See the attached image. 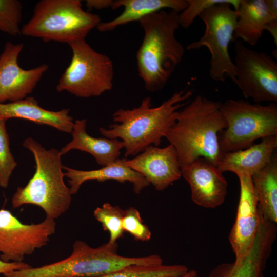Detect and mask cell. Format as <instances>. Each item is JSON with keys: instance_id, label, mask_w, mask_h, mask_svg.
Instances as JSON below:
<instances>
[{"instance_id": "14", "label": "cell", "mask_w": 277, "mask_h": 277, "mask_svg": "<svg viewBox=\"0 0 277 277\" xmlns=\"http://www.w3.org/2000/svg\"><path fill=\"white\" fill-rule=\"evenodd\" d=\"M181 169L182 176L190 187L191 197L194 204L206 208H215L223 204L228 183L216 166L200 157Z\"/></svg>"}, {"instance_id": "27", "label": "cell", "mask_w": 277, "mask_h": 277, "mask_svg": "<svg viewBox=\"0 0 277 277\" xmlns=\"http://www.w3.org/2000/svg\"><path fill=\"white\" fill-rule=\"evenodd\" d=\"M6 121L0 118V187L5 189L8 188L10 177L17 165L10 148Z\"/></svg>"}, {"instance_id": "28", "label": "cell", "mask_w": 277, "mask_h": 277, "mask_svg": "<svg viewBox=\"0 0 277 277\" xmlns=\"http://www.w3.org/2000/svg\"><path fill=\"white\" fill-rule=\"evenodd\" d=\"M241 0H186L187 7L179 13L180 27L189 28L194 19L205 10L219 4L228 3L238 10Z\"/></svg>"}, {"instance_id": "7", "label": "cell", "mask_w": 277, "mask_h": 277, "mask_svg": "<svg viewBox=\"0 0 277 277\" xmlns=\"http://www.w3.org/2000/svg\"><path fill=\"white\" fill-rule=\"evenodd\" d=\"M220 110L227 127L219 135L221 152L246 149L259 138L277 135V104H251L229 99L221 103Z\"/></svg>"}, {"instance_id": "11", "label": "cell", "mask_w": 277, "mask_h": 277, "mask_svg": "<svg viewBox=\"0 0 277 277\" xmlns=\"http://www.w3.org/2000/svg\"><path fill=\"white\" fill-rule=\"evenodd\" d=\"M56 230L55 220L49 217L37 224L22 223L9 210L0 209V259L21 262L26 255L46 245Z\"/></svg>"}, {"instance_id": "12", "label": "cell", "mask_w": 277, "mask_h": 277, "mask_svg": "<svg viewBox=\"0 0 277 277\" xmlns=\"http://www.w3.org/2000/svg\"><path fill=\"white\" fill-rule=\"evenodd\" d=\"M23 43L7 42L0 55V103L23 100L31 94L49 66L46 64L24 69L18 63Z\"/></svg>"}, {"instance_id": "2", "label": "cell", "mask_w": 277, "mask_h": 277, "mask_svg": "<svg viewBox=\"0 0 277 277\" xmlns=\"http://www.w3.org/2000/svg\"><path fill=\"white\" fill-rule=\"evenodd\" d=\"M192 91L175 92L160 106L152 107L151 98L146 97L140 105L131 109H119L113 114L115 122L108 129L100 128L105 137L121 139L125 156L136 155L150 145L159 146L169 129L175 124L179 109Z\"/></svg>"}, {"instance_id": "23", "label": "cell", "mask_w": 277, "mask_h": 277, "mask_svg": "<svg viewBox=\"0 0 277 277\" xmlns=\"http://www.w3.org/2000/svg\"><path fill=\"white\" fill-rule=\"evenodd\" d=\"M258 208L263 216L277 223V156L275 152L269 163L252 176Z\"/></svg>"}, {"instance_id": "30", "label": "cell", "mask_w": 277, "mask_h": 277, "mask_svg": "<svg viewBox=\"0 0 277 277\" xmlns=\"http://www.w3.org/2000/svg\"><path fill=\"white\" fill-rule=\"evenodd\" d=\"M32 266L23 262H5L0 259V274L3 275L15 270H24Z\"/></svg>"}, {"instance_id": "16", "label": "cell", "mask_w": 277, "mask_h": 277, "mask_svg": "<svg viewBox=\"0 0 277 277\" xmlns=\"http://www.w3.org/2000/svg\"><path fill=\"white\" fill-rule=\"evenodd\" d=\"M275 238L272 230L260 227L246 256L240 261L219 264L210 271L208 277H264L263 272Z\"/></svg>"}, {"instance_id": "10", "label": "cell", "mask_w": 277, "mask_h": 277, "mask_svg": "<svg viewBox=\"0 0 277 277\" xmlns=\"http://www.w3.org/2000/svg\"><path fill=\"white\" fill-rule=\"evenodd\" d=\"M234 51V83L243 95L255 103H276L277 63L267 53L246 47L239 39Z\"/></svg>"}, {"instance_id": "24", "label": "cell", "mask_w": 277, "mask_h": 277, "mask_svg": "<svg viewBox=\"0 0 277 277\" xmlns=\"http://www.w3.org/2000/svg\"><path fill=\"white\" fill-rule=\"evenodd\" d=\"M189 269L184 265H130L116 271L94 277H177Z\"/></svg>"}, {"instance_id": "25", "label": "cell", "mask_w": 277, "mask_h": 277, "mask_svg": "<svg viewBox=\"0 0 277 277\" xmlns=\"http://www.w3.org/2000/svg\"><path fill=\"white\" fill-rule=\"evenodd\" d=\"M124 214V210L109 203L96 207L93 211L95 219L102 224L104 230L109 232L108 243L110 245L117 243V241L123 236L122 221Z\"/></svg>"}, {"instance_id": "20", "label": "cell", "mask_w": 277, "mask_h": 277, "mask_svg": "<svg viewBox=\"0 0 277 277\" xmlns=\"http://www.w3.org/2000/svg\"><path fill=\"white\" fill-rule=\"evenodd\" d=\"M86 119L74 122L71 132L72 140L60 150L61 155L72 150H78L90 154L96 163L105 166L119 159L124 144L118 139L106 137L96 138L89 135L86 131Z\"/></svg>"}, {"instance_id": "32", "label": "cell", "mask_w": 277, "mask_h": 277, "mask_svg": "<svg viewBox=\"0 0 277 277\" xmlns=\"http://www.w3.org/2000/svg\"><path fill=\"white\" fill-rule=\"evenodd\" d=\"M268 11L270 16L275 19H277V1L265 0Z\"/></svg>"}, {"instance_id": "19", "label": "cell", "mask_w": 277, "mask_h": 277, "mask_svg": "<svg viewBox=\"0 0 277 277\" xmlns=\"http://www.w3.org/2000/svg\"><path fill=\"white\" fill-rule=\"evenodd\" d=\"M126 160V158L118 159L101 168L88 171L79 170L63 166V169L66 171L65 176L68 179L72 195L77 193L84 182L90 180L99 182L115 180L123 183L129 182L132 184L134 192L136 194L140 193L150 184L143 175L127 166L125 164Z\"/></svg>"}, {"instance_id": "31", "label": "cell", "mask_w": 277, "mask_h": 277, "mask_svg": "<svg viewBox=\"0 0 277 277\" xmlns=\"http://www.w3.org/2000/svg\"><path fill=\"white\" fill-rule=\"evenodd\" d=\"M113 1L111 0H87L86 6L89 9H95L101 10L111 8Z\"/></svg>"}, {"instance_id": "22", "label": "cell", "mask_w": 277, "mask_h": 277, "mask_svg": "<svg viewBox=\"0 0 277 277\" xmlns=\"http://www.w3.org/2000/svg\"><path fill=\"white\" fill-rule=\"evenodd\" d=\"M237 11L234 40L238 38L251 46L258 43L269 23L277 21L269 14L265 0H241Z\"/></svg>"}, {"instance_id": "1", "label": "cell", "mask_w": 277, "mask_h": 277, "mask_svg": "<svg viewBox=\"0 0 277 277\" xmlns=\"http://www.w3.org/2000/svg\"><path fill=\"white\" fill-rule=\"evenodd\" d=\"M221 103L197 95L179 111L165 137L175 148L181 168L200 157L217 166L222 154L219 135L227 127Z\"/></svg>"}, {"instance_id": "6", "label": "cell", "mask_w": 277, "mask_h": 277, "mask_svg": "<svg viewBox=\"0 0 277 277\" xmlns=\"http://www.w3.org/2000/svg\"><path fill=\"white\" fill-rule=\"evenodd\" d=\"M101 22L97 14L83 9L79 0H41L22 27L21 34L69 44L85 39Z\"/></svg>"}, {"instance_id": "18", "label": "cell", "mask_w": 277, "mask_h": 277, "mask_svg": "<svg viewBox=\"0 0 277 277\" xmlns=\"http://www.w3.org/2000/svg\"><path fill=\"white\" fill-rule=\"evenodd\" d=\"M69 109L51 111L42 108L32 96L23 100L0 103V118L7 120L17 118L46 125L66 133H71L73 118L69 115Z\"/></svg>"}, {"instance_id": "13", "label": "cell", "mask_w": 277, "mask_h": 277, "mask_svg": "<svg viewBox=\"0 0 277 277\" xmlns=\"http://www.w3.org/2000/svg\"><path fill=\"white\" fill-rule=\"evenodd\" d=\"M240 193L236 216L229 235V241L235 255L240 261L249 252L260 225V212L252 177L237 175Z\"/></svg>"}, {"instance_id": "3", "label": "cell", "mask_w": 277, "mask_h": 277, "mask_svg": "<svg viewBox=\"0 0 277 277\" xmlns=\"http://www.w3.org/2000/svg\"><path fill=\"white\" fill-rule=\"evenodd\" d=\"M179 13L164 10L139 21L144 35L136 55L137 68L149 91L162 89L182 61L184 48L175 37Z\"/></svg>"}, {"instance_id": "15", "label": "cell", "mask_w": 277, "mask_h": 277, "mask_svg": "<svg viewBox=\"0 0 277 277\" xmlns=\"http://www.w3.org/2000/svg\"><path fill=\"white\" fill-rule=\"evenodd\" d=\"M125 164L143 175L157 191L166 189L182 176L177 153L170 144L164 148L150 145Z\"/></svg>"}, {"instance_id": "4", "label": "cell", "mask_w": 277, "mask_h": 277, "mask_svg": "<svg viewBox=\"0 0 277 277\" xmlns=\"http://www.w3.org/2000/svg\"><path fill=\"white\" fill-rule=\"evenodd\" d=\"M23 146L34 156L35 172L25 186L17 188L11 200L12 207L36 205L47 217L57 219L69 209L72 195L64 181L60 151L47 150L31 137L26 138Z\"/></svg>"}, {"instance_id": "29", "label": "cell", "mask_w": 277, "mask_h": 277, "mask_svg": "<svg viewBox=\"0 0 277 277\" xmlns=\"http://www.w3.org/2000/svg\"><path fill=\"white\" fill-rule=\"evenodd\" d=\"M122 226L124 232H128L136 240L146 242L151 238L150 229L144 223L140 212L134 207H130L124 210Z\"/></svg>"}, {"instance_id": "26", "label": "cell", "mask_w": 277, "mask_h": 277, "mask_svg": "<svg viewBox=\"0 0 277 277\" xmlns=\"http://www.w3.org/2000/svg\"><path fill=\"white\" fill-rule=\"evenodd\" d=\"M23 6L17 0H0V31L11 36L21 34Z\"/></svg>"}, {"instance_id": "5", "label": "cell", "mask_w": 277, "mask_h": 277, "mask_svg": "<svg viewBox=\"0 0 277 277\" xmlns=\"http://www.w3.org/2000/svg\"><path fill=\"white\" fill-rule=\"evenodd\" d=\"M118 244L108 242L93 248L85 242L77 240L71 255L61 261L37 267L15 270L5 277H94L133 265H157L163 264L157 254L142 257H127L117 252Z\"/></svg>"}, {"instance_id": "21", "label": "cell", "mask_w": 277, "mask_h": 277, "mask_svg": "<svg viewBox=\"0 0 277 277\" xmlns=\"http://www.w3.org/2000/svg\"><path fill=\"white\" fill-rule=\"evenodd\" d=\"M186 0H116L113 1L111 8L123 7L122 13L107 22H101L97 26L100 32L111 31L118 27L140 21L151 14L167 9L180 13L187 7Z\"/></svg>"}, {"instance_id": "17", "label": "cell", "mask_w": 277, "mask_h": 277, "mask_svg": "<svg viewBox=\"0 0 277 277\" xmlns=\"http://www.w3.org/2000/svg\"><path fill=\"white\" fill-rule=\"evenodd\" d=\"M276 148L277 135L266 137L246 149L223 153L216 167L223 173L252 176L269 163Z\"/></svg>"}, {"instance_id": "33", "label": "cell", "mask_w": 277, "mask_h": 277, "mask_svg": "<svg viewBox=\"0 0 277 277\" xmlns=\"http://www.w3.org/2000/svg\"><path fill=\"white\" fill-rule=\"evenodd\" d=\"M177 277H199V275L196 270L191 269L189 270L184 275Z\"/></svg>"}, {"instance_id": "9", "label": "cell", "mask_w": 277, "mask_h": 277, "mask_svg": "<svg viewBox=\"0 0 277 277\" xmlns=\"http://www.w3.org/2000/svg\"><path fill=\"white\" fill-rule=\"evenodd\" d=\"M228 3L213 5L204 11L199 16L205 29L200 39L187 47L188 50L207 47L211 54L209 74L216 81L224 82L226 77L234 83L235 70L230 58L228 47L234 41L233 34L238 17V12Z\"/></svg>"}, {"instance_id": "8", "label": "cell", "mask_w": 277, "mask_h": 277, "mask_svg": "<svg viewBox=\"0 0 277 277\" xmlns=\"http://www.w3.org/2000/svg\"><path fill=\"white\" fill-rule=\"evenodd\" d=\"M72 56L56 86L58 92L67 91L81 98L98 96L113 87L114 68L111 60L99 53L85 41L68 44Z\"/></svg>"}]
</instances>
